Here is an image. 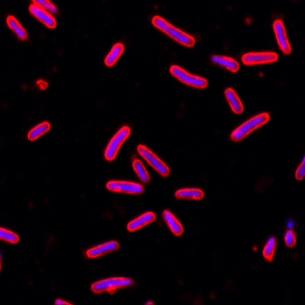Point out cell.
<instances>
[{
    "mask_svg": "<svg viewBox=\"0 0 305 305\" xmlns=\"http://www.w3.org/2000/svg\"><path fill=\"white\" fill-rule=\"evenodd\" d=\"M132 167L137 176H139L142 183H148L150 181V176L143 162L139 159H135L132 162Z\"/></svg>",
    "mask_w": 305,
    "mask_h": 305,
    "instance_id": "cell-19",
    "label": "cell"
},
{
    "mask_svg": "<svg viewBox=\"0 0 305 305\" xmlns=\"http://www.w3.org/2000/svg\"><path fill=\"white\" fill-rule=\"evenodd\" d=\"M285 243L288 248H293L296 244V237L293 230H288L285 235Z\"/></svg>",
    "mask_w": 305,
    "mask_h": 305,
    "instance_id": "cell-24",
    "label": "cell"
},
{
    "mask_svg": "<svg viewBox=\"0 0 305 305\" xmlns=\"http://www.w3.org/2000/svg\"><path fill=\"white\" fill-rule=\"evenodd\" d=\"M305 157L302 159V163L299 164L296 172H295V179L297 180H302L305 177Z\"/></svg>",
    "mask_w": 305,
    "mask_h": 305,
    "instance_id": "cell-25",
    "label": "cell"
},
{
    "mask_svg": "<svg viewBox=\"0 0 305 305\" xmlns=\"http://www.w3.org/2000/svg\"><path fill=\"white\" fill-rule=\"evenodd\" d=\"M131 134V128L124 126L113 137L105 150V158L108 161H111L118 154L121 145L127 140Z\"/></svg>",
    "mask_w": 305,
    "mask_h": 305,
    "instance_id": "cell-6",
    "label": "cell"
},
{
    "mask_svg": "<svg viewBox=\"0 0 305 305\" xmlns=\"http://www.w3.org/2000/svg\"><path fill=\"white\" fill-rule=\"evenodd\" d=\"M0 238L2 241L12 243V244H16L19 241V237L17 234H15L11 230L3 228V227L0 229Z\"/></svg>",
    "mask_w": 305,
    "mask_h": 305,
    "instance_id": "cell-22",
    "label": "cell"
},
{
    "mask_svg": "<svg viewBox=\"0 0 305 305\" xmlns=\"http://www.w3.org/2000/svg\"><path fill=\"white\" fill-rule=\"evenodd\" d=\"M175 195L178 199L201 200L204 198L205 193L197 188H190L177 190Z\"/></svg>",
    "mask_w": 305,
    "mask_h": 305,
    "instance_id": "cell-16",
    "label": "cell"
},
{
    "mask_svg": "<svg viewBox=\"0 0 305 305\" xmlns=\"http://www.w3.org/2000/svg\"><path fill=\"white\" fill-rule=\"evenodd\" d=\"M273 28L278 46L283 53L287 55H290L292 52V46L290 45L284 23L281 19H277L273 23Z\"/></svg>",
    "mask_w": 305,
    "mask_h": 305,
    "instance_id": "cell-9",
    "label": "cell"
},
{
    "mask_svg": "<svg viewBox=\"0 0 305 305\" xmlns=\"http://www.w3.org/2000/svg\"><path fill=\"white\" fill-rule=\"evenodd\" d=\"M106 188L110 191L131 194H140L144 191V188L142 185L128 181H110L106 184Z\"/></svg>",
    "mask_w": 305,
    "mask_h": 305,
    "instance_id": "cell-8",
    "label": "cell"
},
{
    "mask_svg": "<svg viewBox=\"0 0 305 305\" xmlns=\"http://www.w3.org/2000/svg\"><path fill=\"white\" fill-rule=\"evenodd\" d=\"M118 249H119V243L118 241H109V242L96 246L95 248H91L89 250H87L86 256L93 259V258L103 256L105 254L114 252Z\"/></svg>",
    "mask_w": 305,
    "mask_h": 305,
    "instance_id": "cell-11",
    "label": "cell"
},
{
    "mask_svg": "<svg viewBox=\"0 0 305 305\" xmlns=\"http://www.w3.org/2000/svg\"><path fill=\"white\" fill-rule=\"evenodd\" d=\"M155 219L156 215L154 212H146V213L139 216V218L130 222L127 228L130 232L135 231V230H139V229L150 224L152 222H154Z\"/></svg>",
    "mask_w": 305,
    "mask_h": 305,
    "instance_id": "cell-12",
    "label": "cell"
},
{
    "mask_svg": "<svg viewBox=\"0 0 305 305\" xmlns=\"http://www.w3.org/2000/svg\"><path fill=\"white\" fill-rule=\"evenodd\" d=\"M270 116L268 113H261L257 115L254 116L253 118L248 120L238 128H236L230 135V139L234 141L237 142L244 139V138L252 133L255 130L266 125L270 121Z\"/></svg>",
    "mask_w": 305,
    "mask_h": 305,
    "instance_id": "cell-2",
    "label": "cell"
},
{
    "mask_svg": "<svg viewBox=\"0 0 305 305\" xmlns=\"http://www.w3.org/2000/svg\"><path fill=\"white\" fill-rule=\"evenodd\" d=\"M138 152L139 154L147 161L150 166H151L160 175L167 177L170 174V169L169 166L161 161L154 152L151 151L148 147H146L144 145H139L138 146Z\"/></svg>",
    "mask_w": 305,
    "mask_h": 305,
    "instance_id": "cell-5",
    "label": "cell"
},
{
    "mask_svg": "<svg viewBox=\"0 0 305 305\" xmlns=\"http://www.w3.org/2000/svg\"><path fill=\"white\" fill-rule=\"evenodd\" d=\"M6 23L9 28L17 35L20 40H26L28 37L27 31L26 29L20 24L15 16H9L7 17Z\"/></svg>",
    "mask_w": 305,
    "mask_h": 305,
    "instance_id": "cell-18",
    "label": "cell"
},
{
    "mask_svg": "<svg viewBox=\"0 0 305 305\" xmlns=\"http://www.w3.org/2000/svg\"><path fill=\"white\" fill-rule=\"evenodd\" d=\"M211 60L212 63L227 69L232 73H236L240 70V64L234 58L220 55H213L211 57Z\"/></svg>",
    "mask_w": 305,
    "mask_h": 305,
    "instance_id": "cell-13",
    "label": "cell"
},
{
    "mask_svg": "<svg viewBox=\"0 0 305 305\" xmlns=\"http://www.w3.org/2000/svg\"><path fill=\"white\" fill-rule=\"evenodd\" d=\"M278 59V54L273 52H249L241 57L243 63L247 66L274 63Z\"/></svg>",
    "mask_w": 305,
    "mask_h": 305,
    "instance_id": "cell-7",
    "label": "cell"
},
{
    "mask_svg": "<svg viewBox=\"0 0 305 305\" xmlns=\"http://www.w3.org/2000/svg\"><path fill=\"white\" fill-rule=\"evenodd\" d=\"M134 285L133 280L123 277H116L108 279L101 280L92 284L91 289L95 293L109 292L114 294L116 290L127 288Z\"/></svg>",
    "mask_w": 305,
    "mask_h": 305,
    "instance_id": "cell-3",
    "label": "cell"
},
{
    "mask_svg": "<svg viewBox=\"0 0 305 305\" xmlns=\"http://www.w3.org/2000/svg\"><path fill=\"white\" fill-rule=\"evenodd\" d=\"M124 51H125V46L123 44L121 43L115 44L111 48L110 53L108 54L107 56H106V59H105V64L109 67L114 66L118 61V59L121 57Z\"/></svg>",
    "mask_w": 305,
    "mask_h": 305,
    "instance_id": "cell-17",
    "label": "cell"
},
{
    "mask_svg": "<svg viewBox=\"0 0 305 305\" xmlns=\"http://www.w3.org/2000/svg\"><path fill=\"white\" fill-rule=\"evenodd\" d=\"M51 128V125L48 121L41 123L39 125L34 127V128L30 131L28 134V139L31 141H34L36 139H39L40 137L45 135V133L49 131Z\"/></svg>",
    "mask_w": 305,
    "mask_h": 305,
    "instance_id": "cell-20",
    "label": "cell"
},
{
    "mask_svg": "<svg viewBox=\"0 0 305 305\" xmlns=\"http://www.w3.org/2000/svg\"><path fill=\"white\" fill-rule=\"evenodd\" d=\"M152 23L159 30L170 37L172 39L177 41L181 45L189 48H192L195 45V39L193 36L184 32L173 25L169 23L168 21L160 16H155L152 19Z\"/></svg>",
    "mask_w": 305,
    "mask_h": 305,
    "instance_id": "cell-1",
    "label": "cell"
},
{
    "mask_svg": "<svg viewBox=\"0 0 305 305\" xmlns=\"http://www.w3.org/2000/svg\"><path fill=\"white\" fill-rule=\"evenodd\" d=\"M163 218L175 235L180 236L183 234L184 229H183V225L172 212L168 210H165L163 212Z\"/></svg>",
    "mask_w": 305,
    "mask_h": 305,
    "instance_id": "cell-15",
    "label": "cell"
},
{
    "mask_svg": "<svg viewBox=\"0 0 305 305\" xmlns=\"http://www.w3.org/2000/svg\"><path fill=\"white\" fill-rule=\"evenodd\" d=\"M276 247H277V239L276 237H271L268 240L267 243L263 248V256L269 262H273Z\"/></svg>",
    "mask_w": 305,
    "mask_h": 305,
    "instance_id": "cell-21",
    "label": "cell"
},
{
    "mask_svg": "<svg viewBox=\"0 0 305 305\" xmlns=\"http://www.w3.org/2000/svg\"><path fill=\"white\" fill-rule=\"evenodd\" d=\"M55 305H72L71 303H69L68 302L66 301L61 300V299H58L55 302Z\"/></svg>",
    "mask_w": 305,
    "mask_h": 305,
    "instance_id": "cell-26",
    "label": "cell"
},
{
    "mask_svg": "<svg viewBox=\"0 0 305 305\" xmlns=\"http://www.w3.org/2000/svg\"><path fill=\"white\" fill-rule=\"evenodd\" d=\"M147 305H154V302H147Z\"/></svg>",
    "mask_w": 305,
    "mask_h": 305,
    "instance_id": "cell-27",
    "label": "cell"
},
{
    "mask_svg": "<svg viewBox=\"0 0 305 305\" xmlns=\"http://www.w3.org/2000/svg\"><path fill=\"white\" fill-rule=\"evenodd\" d=\"M171 74L186 85L194 87L196 89H205L208 82L206 79L199 76L193 75L177 65H172L169 69Z\"/></svg>",
    "mask_w": 305,
    "mask_h": 305,
    "instance_id": "cell-4",
    "label": "cell"
},
{
    "mask_svg": "<svg viewBox=\"0 0 305 305\" xmlns=\"http://www.w3.org/2000/svg\"><path fill=\"white\" fill-rule=\"evenodd\" d=\"M29 11L34 17L41 21L43 24H45L49 28H55L56 26V21L52 14L48 11L43 9L40 5L32 3L29 6Z\"/></svg>",
    "mask_w": 305,
    "mask_h": 305,
    "instance_id": "cell-10",
    "label": "cell"
},
{
    "mask_svg": "<svg viewBox=\"0 0 305 305\" xmlns=\"http://www.w3.org/2000/svg\"><path fill=\"white\" fill-rule=\"evenodd\" d=\"M33 3L40 5V6L42 7L43 9H45V10L48 11L50 13L51 12L56 13L58 11L56 7L53 3L50 2V1H48V0H34Z\"/></svg>",
    "mask_w": 305,
    "mask_h": 305,
    "instance_id": "cell-23",
    "label": "cell"
},
{
    "mask_svg": "<svg viewBox=\"0 0 305 305\" xmlns=\"http://www.w3.org/2000/svg\"><path fill=\"white\" fill-rule=\"evenodd\" d=\"M224 93L232 111L237 114H241L244 111V105L235 90L229 87L225 90Z\"/></svg>",
    "mask_w": 305,
    "mask_h": 305,
    "instance_id": "cell-14",
    "label": "cell"
}]
</instances>
